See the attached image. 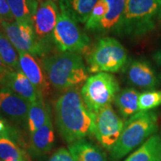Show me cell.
I'll use <instances>...</instances> for the list:
<instances>
[{
	"label": "cell",
	"instance_id": "33",
	"mask_svg": "<svg viewBox=\"0 0 161 161\" xmlns=\"http://www.w3.org/2000/svg\"><path fill=\"white\" fill-rule=\"evenodd\" d=\"M44 0H37V2L39 3V2H40V3H42V2H43Z\"/></svg>",
	"mask_w": 161,
	"mask_h": 161
},
{
	"label": "cell",
	"instance_id": "35",
	"mask_svg": "<svg viewBox=\"0 0 161 161\" xmlns=\"http://www.w3.org/2000/svg\"><path fill=\"white\" fill-rule=\"evenodd\" d=\"M0 25H1V23H0Z\"/></svg>",
	"mask_w": 161,
	"mask_h": 161
},
{
	"label": "cell",
	"instance_id": "25",
	"mask_svg": "<svg viewBox=\"0 0 161 161\" xmlns=\"http://www.w3.org/2000/svg\"><path fill=\"white\" fill-rule=\"evenodd\" d=\"M108 5L105 0H99L95 5L85 23L86 29L89 31H98L100 23L108 13Z\"/></svg>",
	"mask_w": 161,
	"mask_h": 161
},
{
	"label": "cell",
	"instance_id": "10",
	"mask_svg": "<svg viewBox=\"0 0 161 161\" xmlns=\"http://www.w3.org/2000/svg\"><path fill=\"white\" fill-rule=\"evenodd\" d=\"M59 14L58 5L53 0H44L38 6L33 21L36 37L44 45L52 49V34Z\"/></svg>",
	"mask_w": 161,
	"mask_h": 161
},
{
	"label": "cell",
	"instance_id": "2",
	"mask_svg": "<svg viewBox=\"0 0 161 161\" xmlns=\"http://www.w3.org/2000/svg\"><path fill=\"white\" fill-rule=\"evenodd\" d=\"M41 64L50 84L60 91L78 88L89 78L83 58L77 53L60 52L46 56Z\"/></svg>",
	"mask_w": 161,
	"mask_h": 161
},
{
	"label": "cell",
	"instance_id": "14",
	"mask_svg": "<svg viewBox=\"0 0 161 161\" xmlns=\"http://www.w3.org/2000/svg\"><path fill=\"white\" fill-rule=\"evenodd\" d=\"M127 78L131 84L145 90H154L159 80L151 64L143 60H134L127 68Z\"/></svg>",
	"mask_w": 161,
	"mask_h": 161
},
{
	"label": "cell",
	"instance_id": "27",
	"mask_svg": "<svg viewBox=\"0 0 161 161\" xmlns=\"http://www.w3.org/2000/svg\"><path fill=\"white\" fill-rule=\"evenodd\" d=\"M48 161H75L69 149L60 148L55 151Z\"/></svg>",
	"mask_w": 161,
	"mask_h": 161
},
{
	"label": "cell",
	"instance_id": "3",
	"mask_svg": "<svg viewBox=\"0 0 161 161\" xmlns=\"http://www.w3.org/2000/svg\"><path fill=\"white\" fill-rule=\"evenodd\" d=\"M161 24V0H125L122 17L114 29L118 35L137 37Z\"/></svg>",
	"mask_w": 161,
	"mask_h": 161
},
{
	"label": "cell",
	"instance_id": "24",
	"mask_svg": "<svg viewBox=\"0 0 161 161\" xmlns=\"http://www.w3.org/2000/svg\"><path fill=\"white\" fill-rule=\"evenodd\" d=\"M0 58L11 71L19 70V53L2 31H0Z\"/></svg>",
	"mask_w": 161,
	"mask_h": 161
},
{
	"label": "cell",
	"instance_id": "4",
	"mask_svg": "<svg viewBox=\"0 0 161 161\" xmlns=\"http://www.w3.org/2000/svg\"><path fill=\"white\" fill-rule=\"evenodd\" d=\"M158 130V115L155 112L139 111L128 119L123 130L110 152L112 161H118L136 147L141 146Z\"/></svg>",
	"mask_w": 161,
	"mask_h": 161
},
{
	"label": "cell",
	"instance_id": "21",
	"mask_svg": "<svg viewBox=\"0 0 161 161\" xmlns=\"http://www.w3.org/2000/svg\"><path fill=\"white\" fill-rule=\"evenodd\" d=\"M139 96L140 92L134 88H126L117 94L114 102L123 119H129L140 111Z\"/></svg>",
	"mask_w": 161,
	"mask_h": 161
},
{
	"label": "cell",
	"instance_id": "17",
	"mask_svg": "<svg viewBox=\"0 0 161 161\" xmlns=\"http://www.w3.org/2000/svg\"><path fill=\"white\" fill-rule=\"evenodd\" d=\"M68 148L75 161H108L103 151L85 139L69 144Z\"/></svg>",
	"mask_w": 161,
	"mask_h": 161
},
{
	"label": "cell",
	"instance_id": "23",
	"mask_svg": "<svg viewBox=\"0 0 161 161\" xmlns=\"http://www.w3.org/2000/svg\"><path fill=\"white\" fill-rule=\"evenodd\" d=\"M108 11L101 22L98 31H108L115 29L119 23L125 7V0H105Z\"/></svg>",
	"mask_w": 161,
	"mask_h": 161
},
{
	"label": "cell",
	"instance_id": "20",
	"mask_svg": "<svg viewBox=\"0 0 161 161\" xmlns=\"http://www.w3.org/2000/svg\"><path fill=\"white\" fill-rule=\"evenodd\" d=\"M15 21L20 24L33 25L38 8L37 0H7Z\"/></svg>",
	"mask_w": 161,
	"mask_h": 161
},
{
	"label": "cell",
	"instance_id": "30",
	"mask_svg": "<svg viewBox=\"0 0 161 161\" xmlns=\"http://www.w3.org/2000/svg\"><path fill=\"white\" fill-rule=\"evenodd\" d=\"M153 59L156 62V64L161 66V49L157 50L153 55Z\"/></svg>",
	"mask_w": 161,
	"mask_h": 161
},
{
	"label": "cell",
	"instance_id": "13",
	"mask_svg": "<svg viewBox=\"0 0 161 161\" xmlns=\"http://www.w3.org/2000/svg\"><path fill=\"white\" fill-rule=\"evenodd\" d=\"M55 142V130L50 116L41 128L30 135L28 154L33 159L40 160L51 152Z\"/></svg>",
	"mask_w": 161,
	"mask_h": 161
},
{
	"label": "cell",
	"instance_id": "16",
	"mask_svg": "<svg viewBox=\"0 0 161 161\" xmlns=\"http://www.w3.org/2000/svg\"><path fill=\"white\" fill-rule=\"evenodd\" d=\"M99 0H59L60 11L66 13L77 23H86Z\"/></svg>",
	"mask_w": 161,
	"mask_h": 161
},
{
	"label": "cell",
	"instance_id": "7",
	"mask_svg": "<svg viewBox=\"0 0 161 161\" xmlns=\"http://www.w3.org/2000/svg\"><path fill=\"white\" fill-rule=\"evenodd\" d=\"M52 41L60 52L77 54L87 52L90 44L89 37L82 32L75 20L63 11L58 14Z\"/></svg>",
	"mask_w": 161,
	"mask_h": 161
},
{
	"label": "cell",
	"instance_id": "22",
	"mask_svg": "<svg viewBox=\"0 0 161 161\" xmlns=\"http://www.w3.org/2000/svg\"><path fill=\"white\" fill-rule=\"evenodd\" d=\"M21 140L10 135L0 136V160L9 161L17 159L30 158L25 150L23 148Z\"/></svg>",
	"mask_w": 161,
	"mask_h": 161
},
{
	"label": "cell",
	"instance_id": "34",
	"mask_svg": "<svg viewBox=\"0 0 161 161\" xmlns=\"http://www.w3.org/2000/svg\"><path fill=\"white\" fill-rule=\"evenodd\" d=\"M53 1L55 3V2H58V1H59V0H53Z\"/></svg>",
	"mask_w": 161,
	"mask_h": 161
},
{
	"label": "cell",
	"instance_id": "31",
	"mask_svg": "<svg viewBox=\"0 0 161 161\" xmlns=\"http://www.w3.org/2000/svg\"><path fill=\"white\" fill-rule=\"evenodd\" d=\"M9 161H31V160H30V158H28L25 159H17V160H12Z\"/></svg>",
	"mask_w": 161,
	"mask_h": 161
},
{
	"label": "cell",
	"instance_id": "6",
	"mask_svg": "<svg viewBox=\"0 0 161 161\" xmlns=\"http://www.w3.org/2000/svg\"><path fill=\"white\" fill-rule=\"evenodd\" d=\"M119 92V84L117 79L108 72H99L90 76L80 90L84 103L93 114L110 105Z\"/></svg>",
	"mask_w": 161,
	"mask_h": 161
},
{
	"label": "cell",
	"instance_id": "26",
	"mask_svg": "<svg viewBox=\"0 0 161 161\" xmlns=\"http://www.w3.org/2000/svg\"><path fill=\"white\" fill-rule=\"evenodd\" d=\"M139 110L148 111L161 105V90H147L140 93Z\"/></svg>",
	"mask_w": 161,
	"mask_h": 161
},
{
	"label": "cell",
	"instance_id": "11",
	"mask_svg": "<svg viewBox=\"0 0 161 161\" xmlns=\"http://www.w3.org/2000/svg\"><path fill=\"white\" fill-rule=\"evenodd\" d=\"M31 103L7 87L0 89V113L5 118L26 129Z\"/></svg>",
	"mask_w": 161,
	"mask_h": 161
},
{
	"label": "cell",
	"instance_id": "18",
	"mask_svg": "<svg viewBox=\"0 0 161 161\" xmlns=\"http://www.w3.org/2000/svg\"><path fill=\"white\" fill-rule=\"evenodd\" d=\"M124 161H161V138L150 136Z\"/></svg>",
	"mask_w": 161,
	"mask_h": 161
},
{
	"label": "cell",
	"instance_id": "15",
	"mask_svg": "<svg viewBox=\"0 0 161 161\" xmlns=\"http://www.w3.org/2000/svg\"><path fill=\"white\" fill-rule=\"evenodd\" d=\"M3 84L5 87L30 103H33L43 96L21 70L10 72Z\"/></svg>",
	"mask_w": 161,
	"mask_h": 161
},
{
	"label": "cell",
	"instance_id": "19",
	"mask_svg": "<svg viewBox=\"0 0 161 161\" xmlns=\"http://www.w3.org/2000/svg\"><path fill=\"white\" fill-rule=\"evenodd\" d=\"M50 116L51 109L45 102L43 96L40 97L36 102L31 103L26 123V130L29 135L41 128Z\"/></svg>",
	"mask_w": 161,
	"mask_h": 161
},
{
	"label": "cell",
	"instance_id": "5",
	"mask_svg": "<svg viewBox=\"0 0 161 161\" xmlns=\"http://www.w3.org/2000/svg\"><path fill=\"white\" fill-rule=\"evenodd\" d=\"M86 53L87 69L91 73L117 72L128 60V52L117 40L106 37L100 39Z\"/></svg>",
	"mask_w": 161,
	"mask_h": 161
},
{
	"label": "cell",
	"instance_id": "28",
	"mask_svg": "<svg viewBox=\"0 0 161 161\" xmlns=\"http://www.w3.org/2000/svg\"><path fill=\"white\" fill-rule=\"evenodd\" d=\"M7 0H0V23L2 22H14Z\"/></svg>",
	"mask_w": 161,
	"mask_h": 161
},
{
	"label": "cell",
	"instance_id": "8",
	"mask_svg": "<svg viewBox=\"0 0 161 161\" xmlns=\"http://www.w3.org/2000/svg\"><path fill=\"white\" fill-rule=\"evenodd\" d=\"M1 27L18 53L26 52L35 57L45 58L51 51L37 39L32 25L20 24L16 21L2 22Z\"/></svg>",
	"mask_w": 161,
	"mask_h": 161
},
{
	"label": "cell",
	"instance_id": "1",
	"mask_svg": "<svg viewBox=\"0 0 161 161\" xmlns=\"http://www.w3.org/2000/svg\"><path fill=\"white\" fill-rule=\"evenodd\" d=\"M54 109L58 132L66 143L92 134L95 114L88 109L78 88H72L60 95Z\"/></svg>",
	"mask_w": 161,
	"mask_h": 161
},
{
	"label": "cell",
	"instance_id": "32",
	"mask_svg": "<svg viewBox=\"0 0 161 161\" xmlns=\"http://www.w3.org/2000/svg\"><path fill=\"white\" fill-rule=\"evenodd\" d=\"M5 119V118L4 117V116H3V114H2L1 113H0V120H2V119Z\"/></svg>",
	"mask_w": 161,
	"mask_h": 161
},
{
	"label": "cell",
	"instance_id": "12",
	"mask_svg": "<svg viewBox=\"0 0 161 161\" xmlns=\"http://www.w3.org/2000/svg\"><path fill=\"white\" fill-rule=\"evenodd\" d=\"M19 70L23 72L40 93L46 97L50 92V83L37 57L26 52H19Z\"/></svg>",
	"mask_w": 161,
	"mask_h": 161
},
{
	"label": "cell",
	"instance_id": "29",
	"mask_svg": "<svg viewBox=\"0 0 161 161\" xmlns=\"http://www.w3.org/2000/svg\"><path fill=\"white\" fill-rule=\"evenodd\" d=\"M11 71V70L3 63V61L0 58V84L4 83L6 77Z\"/></svg>",
	"mask_w": 161,
	"mask_h": 161
},
{
	"label": "cell",
	"instance_id": "9",
	"mask_svg": "<svg viewBox=\"0 0 161 161\" xmlns=\"http://www.w3.org/2000/svg\"><path fill=\"white\" fill-rule=\"evenodd\" d=\"M124 124L110 104L95 114L92 134L102 148L110 152L122 134Z\"/></svg>",
	"mask_w": 161,
	"mask_h": 161
}]
</instances>
